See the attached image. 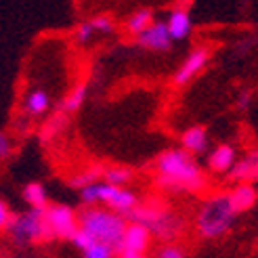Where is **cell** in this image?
<instances>
[{
	"instance_id": "obj_17",
	"label": "cell",
	"mask_w": 258,
	"mask_h": 258,
	"mask_svg": "<svg viewBox=\"0 0 258 258\" xmlns=\"http://www.w3.org/2000/svg\"><path fill=\"white\" fill-rule=\"evenodd\" d=\"M153 21H156V13H153L151 9H137L124 21V30H126L128 36H135L137 38L143 30H147Z\"/></svg>"
},
{
	"instance_id": "obj_16",
	"label": "cell",
	"mask_w": 258,
	"mask_h": 258,
	"mask_svg": "<svg viewBox=\"0 0 258 258\" xmlns=\"http://www.w3.org/2000/svg\"><path fill=\"white\" fill-rule=\"evenodd\" d=\"M180 147L191 156H204L210 149V137L204 126H191L180 135Z\"/></svg>"
},
{
	"instance_id": "obj_21",
	"label": "cell",
	"mask_w": 258,
	"mask_h": 258,
	"mask_svg": "<svg viewBox=\"0 0 258 258\" xmlns=\"http://www.w3.org/2000/svg\"><path fill=\"white\" fill-rule=\"evenodd\" d=\"M135 172L126 166H109V168H103V180L109 185H118V187H128L133 183Z\"/></svg>"
},
{
	"instance_id": "obj_3",
	"label": "cell",
	"mask_w": 258,
	"mask_h": 258,
	"mask_svg": "<svg viewBox=\"0 0 258 258\" xmlns=\"http://www.w3.org/2000/svg\"><path fill=\"white\" fill-rule=\"evenodd\" d=\"M128 221L141 223L149 229L153 239L158 241H176L185 231V221L183 216L176 214L170 206H166L160 200H149L141 204L128 214Z\"/></svg>"
},
{
	"instance_id": "obj_7",
	"label": "cell",
	"mask_w": 258,
	"mask_h": 258,
	"mask_svg": "<svg viewBox=\"0 0 258 258\" xmlns=\"http://www.w3.org/2000/svg\"><path fill=\"white\" fill-rule=\"evenodd\" d=\"M151 243H153V237H151L147 227H143L141 223H135V221H128L122 241H120L118 250H115V256H120V258H145L151 250Z\"/></svg>"
},
{
	"instance_id": "obj_4",
	"label": "cell",
	"mask_w": 258,
	"mask_h": 258,
	"mask_svg": "<svg viewBox=\"0 0 258 258\" xmlns=\"http://www.w3.org/2000/svg\"><path fill=\"white\" fill-rule=\"evenodd\" d=\"M5 235L17 248L44 246L55 241L53 229L46 221L44 208H28L25 212L11 214V221L5 229Z\"/></svg>"
},
{
	"instance_id": "obj_11",
	"label": "cell",
	"mask_w": 258,
	"mask_h": 258,
	"mask_svg": "<svg viewBox=\"0 0 258 258\" xmlns=\"http://www.w3.org/2000/svg\"><path fill=\"white\" fill-rule=\"evenodd\" d=\"M235 160H237V149L229 143H221V145L208 149V153H206V168L212 174L227 176V172L233 168Z\"/></svg>"
},
{
	"instance_id": "obj_12",
	"label": "cell",
	"mask_w": 258,
	"mask_h": 258,
	"mask_svg": "<svg viewBox=\"0 0 258 258\" xmlns=\"http://www.w3.org/2000/svg\"><path fill=\"white\" fill-rule=\"evenodd\" d=\"M53 107V99H50V93L44 88H30L25 93L23 101H21V111L25 118H32V120H38V118H44V115L50 111Z\"/></svg>"
},
{
	"instance_id": "obj_22",
	"label": "cell",
	"mask_w": 258,
	"mask_h": 258,
	"mask_svg": "<svg viewBox=\"0 0 258 258\" xmlns=\"http://www.w3.org/2000/svg\"><path fill=\"white\" fill-rule=\"evenodd\" d=\"M103 178V166H90V168L86 170H80V172H76L70 176L68 180V185L76 191H80L82 187L90 185V183H95V180H101Z\"/></svg>"
},
{
	"instance_id": "obj_26",
	"label": "cell",
	"mask_w": 258,
	"mask_h": 258,
	"mask_svg": "<svg viewBox=\"0 0 258 258\" xmlns=\"http://www.w3.org/2000/svg\"><path fill=\"white\" fill-rule=\"evenodd\" d=\"M156 256L158 258H185L187 250L183 246H178V243H174V241H164L162 246L158 248Z\"/></svg>"
},
{
	"instance_id": "obj_28",
	"label": "cell",
	"mask_w": 258,
	"mask_h": 258,
	"mask_svg": "<svg viewBox=\"0 0 258 258\" xmlns=\"http://www.w3.org/2000/svg\"><path fill=\"white\" fill-rule=\"evenodd\" d=\"M11 153H13V141H11V137L7 133L0 131V162L9 160Z\"/></svg>"
},
{
	"instance_id": "obj_13",
	"label": "cell",
	"mask_w": 258,
	"mask_h": 258,
	"mask_svg": "<svg viewBox=\"0 0 258 258\" xmlns=\"http://www.w3.org/2000/svg\"><path fill=\"white\" fill-rule=\"evenodd\" d=\"M231 183H258V147L235 160L233 168L227 172Z\"/></svg>"
},
{
	"instance_id": "obj_24",
	"label": "cell",
	"mask_w": 258,
	"mask_h": 258,
	"mask_svg": "<svg viewBox=\"0 0 258 258\" xmlns=\"http://www.w3.org/2000/svg\"><path fill=\"white\" fill-rule=\"evenodd\" d=\"M90 23H93L97 36H111L115 32V21L109 15H97L90 19Z\"/></svg>"
},
{
	"instance_id": "obj_1",
	"label": "cell",
	"mask_w": 258,
	"mask_h": 258,
	"mask_svg": "<svg viewBox=\"0 0 258 258\" xmlns=\"http://www.w3.org/2000/svg\"><path fill=\"white\" fill-rule=\"evenodd\" d=\"M156 187L172 196H196L208 187V176L196 156L174 147L156 158Z\"/></svg>"
},
{
	"instance_id": "obj_5",
	"label": "cell",
	"mask_w": 258,
	"mask_h": 258,
	"mask_svg": "<svg viewBox=\"0 0 258 258\" xmlns=\"http://www.w3.org/2000/svg\"><path fill=\"white\" fill-rule=\"evenodd\" d=\"M126 225L128 216L103 208V206H84V210L78 214V227L86 231L95 241L107 243L113 250H118Z\"/></svg>"
},
{
	"instance_id": "obj_20",
	"label": "cell",
	"mask_w": 258,
	"mask_h": 258,
	"mask_svg": "<svg viewBox=\"0 0 258 258\" xmlns=\"http://www.w3.org/2000/svg\"><path fill=\"white\" fill-rule=\"evenodd\" d=\"M66 128H68V113L57 111V115H55L53 120H46L42 124L38 137H40L42 143H50V141H55L57 137H61L63 133H66Z\"/></svg>"
},
{
	"instance_id": "obj_14",
	"label": "cell",
	"mask_w": 258,
	"mask_h": 258,
	"mask_svg": "<svg viewBox=\"0 0 258 258\" xmlns=\"http://www.w3.org/2000/svg\"><path fill=\"white\" fill-rule=\"evenodd\" d=\"M166 25H168V32L172 36L174 42H183L191 36L193 32V19L191 13L185 7H174L168 17H166Z\"/></svg>"
},
{
	"instance_id": "obj_15",
	"label": "cell",
	"mask_w": 258,
	"mask_h": 258,
	"mask_svg": "<svg viewBox=\"0 0 258 258\" xmlns=\"http://www.w3.org/2000/svg\"><path fill=\"white\" fill-rule=\"evenodd\" d=\"M227 193H229L231 206L235 208L237 214L250 212L258 204V191H256L254 183H235V187L229 189Z\"/></svg>"
},
{
	"instance_id": "obj_23",
	"label": "cell",
	"mask_w": 258,
	"mask_h": 258,
	"mask_svg": "<svg viewBox=\"0 0 258 258\" xmlns=\"http://www.w3.org/2000/svg\"><path fill=\"white\" fill-rule=\"evenodd\" d=\"M82 256L84 258H113L115 256V250L111 246H107V243H103V241H93L82 252Z\"/></svg>"
},
{
	"instance_id": "obj_27",
	"label": "cell",
	"mask_w": 258,
	"mask_h": 258,
	"mask_svg": "<svg viewBox=\"0 0 258 258\" xmlns=\"http://www.w3.org/2000/svg\"><path fill=\"white\" fill-rule=\"evenodd\" d=\"M252 90L250 88H241L239 93H237V97H235V107L239 109V111H246L248 107H250V103H252Z\"/></svg>"
},
{
	"instance_id": "obj_8",
	"label": "cell",
	"mask_w": 258,
	"mask_h": 258,
	"mask_svg": "<svg viewBox=\"0 0 258 258\" xmlns=\"http://www.w3.org/2000/svg\"><path fill=\"white\" fill-rule=\"evenodd\" d=\"M44 212L50 229H53L55 239L70 241L72 235L78 231V212L70 208L68 204H48Z\"/></svg>"
},
{
	"instance_id": "obj_2",
	"label": "cell",
	"mask_w": 258,
	"mask_h": 258,
	"mask_svg": "<svg viewBox=\"0 0 258 258\" xmlns=\"http://www.w3.org/2000/svg\"><path fill=\"white\" fill-rule=\"evenodd\" d=\"M237 212L231 206L229 193H214V196L206 198L196 212V233L200 239L214 241L231 233L235 227Z\"/></svg>"
},
{
	"instance_id": "obj_19",
	"label": "cell",
	"mask_w": 258,
	"mask_h": 258,
	"mask_svg": "<svg viewBox=\"0 0 258 258\" xmlns=\"http://www.w3.org/2000/svg\"><path fill=\"white\" fill-rule=\"evenodd\" d=\"M21 198H23L25 204H28V208H46V206L50 204L48 202L46 187L42 183H38V180H34V183H28V185L23 187Z\"/></svg>"
},
{
	"instance_id": "obj_9",
	"label": "cell",
	"mask_w": 258,
	"mask_h": 258,
	"mask_svg": "<svg viewBox=\"0 0 258 258\" xmlns=\"http://www.w3.org/2000/svg\"><path fill=\"white\" fill-rule=\"evenodd\" d=\"M210 59H212L210 48H206V46L193 48L191 53L183 59V63H180V66L176 68V72L172 74V84H174L176 88H183V86L191 84L206 68H208Z\"/></svg>"
},
{
	"instance_id": "obj_18",
	"label": "cell",
	"mask_w": 258,
	"mask_h": 258,
	"mask_svg": "<svg viewBox=\"0 0 258 258\" xmlns=\"http://www.w3.org/2000/svg\"><path fill=\"white\" fill-rule=\"evenodd\" d=\"M86 97H88V86L86 84H76L70 93L61 99V103L57 105V111L72 115V113H76L86 103Z\"/></svg>"
},
{
	"instance_id": "obj_6",
	"label": "cell",
	"mask_w": 258,
	"mask_h": 258,
	"mask_svg": "<svg viewBox=\"0 0 258 258\" xmlns=\"http://www.w3.org/2000/svg\"><path fill=\"white\" fill-rule=\"evenodd\" d=\"M80 202L84 206H103L113 212H120L124 216L131 214L137 206H139V196L128 187H118V185H109L105 180H95L86 187L80 189Z\"/></svg>"
},
{
	"instance_id": "obj_10",
	"label": "cell",
	"mask_w": 258,
	"mask_h": 258,
	"mask_svg": "<svg viewBox=\"0 0 258 258\" xmlns=\"http://www.w3.org/2000/svg\"><path fill=\"white\" fill-rule=\"evenodd\" d=\"M137 44L141 48L149 50V53H168L172 48L174 40L168 32V25L166 21H153L147 30H143L139 36H137Z\"/></svg>"
},
{
	"instance_id": "obj_29",
	"label": "cell",
	"mask_w": 258,
	"mask_h": 258,
	"mask_svg": "<svg viewBox=\"0 0 258 258\" xmlns=\"http://www.w3.org/2000/svg\"><path fill=\"white\" fill-rule=\"evenodd\" d=\"M11 208L7 206V202H3L0 200V233H5V229H7V225H9V221H11Z\"/></svg>"
},
{
	"instance_id": "obj_25",
	"label": "cell",
	"mask_w": 258,
	"mask_h": 258,
	"mask_svg": "<svg viewBox=\"0 0 258 258\" xmlns=\"http://www.w3.org/2000/svg\"><path fill=\"white\" fill-rule=\"evenodd\" d=\"M95 36H97V32L93 28V23H90V19L78 23V25H76V30H74V40L78 44H88Z\"/></svg>"
}]
</instances>
